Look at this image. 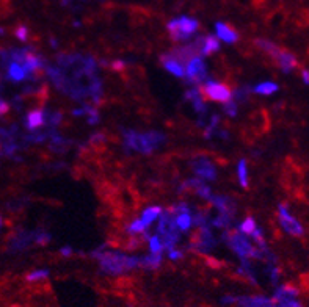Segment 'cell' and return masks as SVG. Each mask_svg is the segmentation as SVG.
I'll return each instance as SVG.
<instances>
[{"label":"cell","mask_w":309,"mask_h":307,"mask_svg":"<svg viewBox=\"0 0 309 307\" xmlns=\"http://www.w3.org/2000/svg\"><path fill=\"white\" fill-rule=\"evenodd\" d=\"M33 241H35V232L18 231L10 238L8 249H10V252H21V251L27 249Z\"/></svg>","instance_id":"11"},{"label":"cell","mask_w":309,"mask_h":307,"mask_svg":"<svg viewBox=\"0 0 309 307\" xmlns=\"http://www.w3.org/2000/svg\"><path fill=\"white\" fill-rule=\"evenodd\" d=\"M14 35H16V38H18L19 41H27V38H28V28L21 25V27L16 28Z\"/></svg>","instance_id":"33"},{"label":"cell","mask_w":309,"mask_h":307,"mask_svg":"<svg viewBox=\"0 0 309 307\" xmlns=\"http://www.w3.org/2000/svg\"><path fill=\"white\" fill-rule=\"evenodd\" d=\"M215 245H217V238L212 234V231H210L209 226H203V228H200V232L197 234V237H195V240H193V248L200 252H209Z\"/></svg>","instance_id":"9"},{"label":"cell","mask_w":309,"mask_h":307,"mask_svg":"<svg viewBox=\"0 0 309 307\" xmlns=\"http://www.w3.org/2000/svg\"><path fill=\"white\" fill-rule=\"evenodd\" d=\"M236 307H276L273 298L264 295H253V296H237L234 298Z\"/></svg>","instance_id":"13"},{"label":"cell","mask_w":309,"mask_h":307,"mask_svg":"<svg viewBox=\"0 0 309 307\" xmlns=\"http://www.w3.org/2000/svg\"><path fill=\"white\" fill-rule=\"evenodd\" d=\"M256 221H254V218H245L243 220L240 224H239V229L237 231H240L242 234H245V235H250L254 229H256Z\"/></svg>","instance_id":"28"},{"label":"cell","mask_w":309,"mask_h":307,"mask_svg":"<svg viewBox=\"0 0 309 307\" xmlns=\"http://www.w3.org/2000/svg\"><path fill=\"white\" fill-rule=\"evenodd\" d=\"M167 137L160 132H135L126 130L124 132V148L126 151H134L140 154H151L159 146L165 143Z\"/></svg>","instance_id":"2"},{"label":"cell","mask_w":309,"mask_h":307,"mask_svg":"<svg viewBox=\"0 0 309 307\" xmlns=\"http://www.w3.org/2000/svg\"><path fill=\"white\" fill-rule=\"evenodd\" d=\"M43 125H44V111H41V110L30 111L25 118V127L28 128V130L35 132L36 128H40Z\"/></svg>","instance_id":"18"},{"label":"cell","mask_w":309,"mask_h":307,"mask_svg":"<svg viewBox=\"0 0 309 307\" xmlns=\"http://www.w3.org/2000/svg\"><path fill=\"white\" fill-rule=\"evenodd\" d=\"M146 231H148V226H146V224L141 221V218L132 221L131 224H129V228H127V232H129V234H141V232L144 234Z\"/></svg>","instance_id":"30"},{"label":"cell","mask_w":309,"mask_h":307,"mask_svg":"<svg viewBox=\"0 0 309 307\" xmlns=\"http://www.w3.org/2000/svg\"><path fill=\"white\" fill-rule=\"evenodd\" d=\"M162 264V254H149L146 257H141L140 258V267L143 268H149V270H154L157 267H160Z\"/></svg>","instance_id":"22"},{"label":"cell","mask_w":309,"mask_h":307,"mask_svg":"<svg viewBox=\"0 0 309 307\" xmlns=\"http://www.w3.org/2000/svg\"><path fill=\"white\" fill-rule=\"evenodd\" d=\"M278 88L280 86L273 82H262V83H259L253 88V93L262 94V96H270V94H275L276 91H278Z\"/></svg>","instance_id":"24"},{"label":"cell","mask_w":309,"mask_h":307,"mask_svg":"<svg viewBox=\"0 0 309 307\" xmlns=\"http://www.w3.org/2000/svg\"><path fill=\"white\" fill-rule=\"evenodd\" d=\"M168 257L171 258V260H177V258H181V257H182V252L173 248V249L168 251Z\"/></svg>","instance_id":"34"},{"label":"cell","mask_w":309,"mask_h":307,"mask_svg":"<svg viewBox=\"0 0 309 307\" xmlns=\"http://www.w3.org/2000/svg\"><path fill=\"white\" fill-rule=\"evenodd\" d=\"M231 221H233V216L220 213L217 218L212 220V226H215V228H220V229H229Z\"/></svg>","instance_id":"26"},{"label":"cell","mask_w":309,"mask_h":307,"mask_svg":"<svg viewBox=\"0 0 309 307\" xmlns=\"http://www.w3.org/2000/svg\"><path fill=\"white\" fill-rule=\"evenodd\" d=\"M185 75L191 83H204L207 82V69L203 58L200 55L193 57L185 64Z\"/></svg>","instance_id":"8"},{"label":"cell","mask_w":309,"mask_h":307,"mask_svg":"<svg viewBox=\"0 0 309 307\" xmlns=\"http://www.w3.org/2000/svg\"><path fill=\"white\" fill-rule=\"evenodd\" d=\"M215 30H217V38L227 42V44H233V42H236L239 39L237 31H234L229 25H226L223 22H217Z\"/></svg>","instance_id":"17"},{"label":"cell","mask_w":309,"mask_h":307,"mask_svg":"<svg viewBox=\"0 0 309 307\" xmlns=\"http://www.w3.org/2000/svg\"><path fill=\"white\" fill-rule=\"evenodd\" d=\"M209 202H212L220 213H224V215H229V216H234V212H236V204L231 198L227 196H221V195H212L209 198Z\"/></svg>","instance_id":"14"},{"label":"cell","mask_w":309,"mask_h":307,"mask_svg":"<svg viewBox=\"0 0 309 307\" xmlns=\"http://www.w3.org/2000/svg\"><path fill=\"white\" fill-rule=\"evenodd\" d=\"M218 49H220L218 38H217V36H212V35H209V36L203 38V44H201L200 54H201V55H210V54L217 52Z\"/></svg>","instance_id":"20"},{"label":"cell","mask_w":309,"mask_h":307,"mask_svg":"<svg viewBox=\"0 0 309 307\" xmlns=\"http://www.w3.org/2000/svg\"><path fill=\"white\" fill-rule=\"evenodd\" d=\"M203 96H206L207 99L215 101V102H227L233 99V91L227 88L226 85L212 82V80H207L206 85L201 90Z\"/></svg>","instance_id":"7"},{"label":"cell","mask_w":309,"mask_h":307,"mask_svg":"<svg viewBox=\"0 0 309 307\" xmlns=\"http://www.w3.org/2000/svg\"><path fill=\"white\" fill-rule=\"evenodd\" d=\"M162 63H164V66L168 72H171L173 75L176 77H185V66L182 63H179L177 60L174 58H170V57H162Z\"/></svg>","instance_id":"19"},{"label":"cell","mask_w":309,"mask_h":307,"mask_svg":"<svg viewBox=\"0 0 309 307\" xmlns=\"http://www.w3.org/2000/svg\"><path fill=\"white\" fill-rule=\"evenodd\" d=\"M224 240H227L231 249L240 257V258H256V260H264V254L256 245H253V241L248 235L242 234L240 231H233V232H224L223 235Z\"/></svg>","instance_id":"3"},{"label":"cell","mask_w":309,"mask_h":307,"mask_svg":"<svg viewBox=\"0 0 309 307\" xmlns=\"http://www.w3.org/2000/svg\"><path fill=\"white\" fill-rule=\"evenodd\" d=\"M174 215V213H173ZM176 218V224L177 228L181 231H188L193 224V220H191V212H184V213H176L174 215Z\"/></svg>","instance_id":"23"},{"label":"cell","mask_w":309,"mask_h":307,"mask_svg":"<svg viewBox=\"0 0 309 307\" xmlns=\"http://www.w3.org/2000/svg\"><path fill=\"white\" fill-rule=\"evenodd\" d=\"M167 28L170 31V36L174 41L185 42V41H190L191 36L197 33L198 21H195L191 18H187V16H181V18L170 21Z\"/></svg>","instance_id":"4"},{"label":"cell","mask_w":309,"mask_h":307,"mask_svg":"<svg viewBox=\"0 0 309 307\" xmlns=\"http://www.w3.org/2000/svg\"><path fill=\"white\" fill-rule=\"evenodd\" d=\"M237 177H239V184L247 188L248 187V166H247V160H240L237 165Z\"/></svg>","instance_id":"25"},{"label":"cell","mask_w":309,"mask_h":307,"mask_svg":"<svg viewBox=\"0 0 309 307\" xmlns=\"http://www.w3.org/2000/svg\"><path fill=\"white\" fill-rule=\"evenodd\" d=\"M149 240V249L152 254H164L165 248H164V243H162V240L159 235H152L148 238Z\"/></svg>","instance_id":"27"},{"label":"cell","mask_w":309,"mask_h":307,"mask_svg":"<svg viewBox=\"0 0 309 307\" xmlns=\"http://www.w3.org/2000/svg\"><path fill=\"white\" fill-rule=\"evenodd\" d=\"M272 298L276 307H304L300 299V290L290 284L276 285Z\"/></svg>","instance_id":"5"},{"label":"cell","mask_w":309,"mask_h":307,"mask_svg":"<svg viewBox=\"0 0 309 307\" xmlns=\"http://www.w3.org/2000/svg\"><path fill=\"white\" fill-rule=\"evenodd\" d=\"M278 221L284 232H287L292 237H301L304 234L303 224L290 213V210L286 204L278 205Z\"/></svg>","instance_id":"6"},{"label":"cell","mask_w":309,"mask_h":307,"mask_svg":"<svg viewBox=\"0 0 309 307\" xmlns=\"http://www.w3.org/2000/svg\"><path fill=\"white\" fill-rule=\"evenodd\" d=\"M7 74H8V78H11L13 82H22V80L28 78L24 64L18 61H10V64L7 66Z\"/></svg>","instance_id":"16"},{"label":"cell","mask_w":309,"mask_h":307,"mask_svg":"<svg viewBox=\"0 0 309 307\" xmlns=\"http://www.w3.org/2000/svg\"><path fill=\"white\" fill-rule=\"evenodd\" d=\"M0 228H2V218H0Z\"/></svg>","instance_id":"37"},{"label":"cell","mask_w":309,"mask_h":307,"mask_svg":"<svg viewBox=\"0 0 309 307\" xmlns=\"http://www.w3.org/2000/svg\"><path fill=\"white\" fill-rule=\"evenodd\" d=\"M272 58L276 61V64H278L280 69H281L284 74H290L292 71L297 69V66H298L297 57L292 54V52H289V51L281 49V47H280L278 51H276V54H275Z\"/></svg>","instance_id":"12"},{"label":"cell","mask_w":309,"mask_h":307,"mask_svg":"<svg viewBox=\"0 0 309 307\" xmlns=\"http://www.w3.org/2000/svg\"><path fill=\"white\" fill-rule=\"evenodd\" d=\"M301 80L304 85H309V69H301Z\"/></svg>","instance_id":"35"},{"label":"cell","mask_w":309,"mask_h":307,"mask_svg":"<svg viewBox=\"0 0 309 307\" xmlns=\"http://www.w3.org/2000/svg\"><path fill=\"white\" fill-rule=\"evenodd\" d=\"M191 168L200 179L203 181H215L217 179V169L212 165V161L206 157H198L191 161Z\"/></svg>","instance_id":"10"},{"label":"cell","mask_w":309,"mask_h":307,"mask_svg":"<svg viewBox=\"0 0 309 307\" xmlns=\"http://www.w3.org/2000/svg\"><path fill=\"white\" fill-rule=\"evenodd\" d=\"M49 276V270L47 268H41V270H35L27 274V281L28 282H38V281H43Z\"/></svg>","instance_id":"29"},{"label":"cell","mask_w":309,"mask_h":307,"mask_svg":"<svg viewBox=\"0 0 309 307\" xmlns=\"http://www.w3.org/2000/svg\"><path fill=\"white\" fill-rule=\"evenodd\" d=\"M51 234H47V232H44V231H35V243H38V245H46V243H49V241H51Z\"/></svg>","instance_id":"32"},{"label":"cell","mask_w":309,"mask_h":307,"mask_svg":"<svg viewBox=\"0 0 309 307\" xmlns=\"http://www.w3.org/2000/svg\"><path fill=\"white\" fill-rule=\"evenodd\" d=\"M93 257L96 258L101 265V270L107 274H123L126 271H131L137 267H140V257L127 255L117 251H105V249H97L93 252Z\"/></svg>","instance_id":"1"},{"label":"cell","mask_w":309,"mask_h":307,"mask_svg":"<svg viewBox=\"0 0 309 307\" xmlns=\"http://www.w3.org/2000/svg\"><path fill=\"white\" fill-rule=\"evenodd\" d=\"M60 252H61V255H66V257H68V255H71V254H72V249H71L69 246H66V248H61V249H60Z\"/></svg>","instance_id":"36"},{"label":"cell","mask_w":309,"mask_h":307,"mask_svg":"<svg viewBox=\"0 0 309 307\" xmlns=\"http://www.w3.org/2000/svg\"><path fill=\"white\" fill-rule=\"evenodd\" d=\"M223 110H224V113L227 116H231V118H234L236 115H237V102L236 101H227V102H224V107H223Z\"/></svg>","instance_id":"31"},{"label":"cell","mask_w":309,"mask_h":307,"mask_svg":"<svg viewBox=\"0 0 309 307\" xmlns=\"http://www.w3.org/2000/svg\"><path fill=\"white\" fill-rule=\"evenodd\" d=\"M185 98L191 102L195 111L200 113V115H204V113H206V104H204V96H203L201 90H198V88L188 90L185 93Z\"/></svg>","instance_id":"15"},{"label":"cell","mask_w":309,"mask_h":307,"mask_svg":"<svg viewBox=\"0 0 309 307\" xmlns=\"http://www.w3.org/2000/svg\"><path fill=\"white\" fill-rule=\"evenodd\" d=\"M160 213H162V208H160L159 205L148 207V208H146L144 212H143V215H141V221L149 228V226H151L156 220H159Z\"/></svg>","instance_id":"21"}]
</instances>
